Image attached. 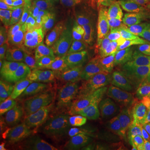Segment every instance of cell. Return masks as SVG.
<instances>
[{
	"label": "cell",
	"instance_id": "cell-1",
	"mask_svg": "<svg viewBox=\"0 0 150 150\" xmlns=\"http://www.w3.org/2000/svg\"><path fill=\"white\" fill-rule=\"evenodd\" d=\"M145 54L141 47L132 49L118 77L103 92L108 108L113 112H131L146 83Z\"/></svg>",
	"mask_w": 150,
	"mask_h": 150
},
{
	"label": "cell",
	"instance_id": "cell-2",
	"mask_svg": "<svg viewBox=\"0 0 150 150\" xmlns=\"http://www.w3.org/2000/svg\"><path fill=\"white\" fill-rule=\"evenodd\" d=\"M132 48L127 42L116 44L102 63L93 72L90 80L92 89L96 93H103L118 77L130 56Z\"/></svg>",
	"mask_w": 150,
	"mask_h": 150
},
{
	"label": "cell",
	"instance_id": "cell-3",
	"mask_svg": "<svg viewBox=\"0 0 150 150\" xmlns=\"http://www.w3.org/2000/svg\"><path fill=\"white\" fill-rule=\"evenodd\" d=\"M49 101L47 93L41 94L17 93L11 108L13 121L26 123H47Z\"/></svg>",
	"mask_w": 150,
	"mask_h": 150
},
{
	"label": "cell",
	"instance_id": "cell-4",
	"mask_svg": "<svg viewBox=\"0 0 150 150\" xmlns=\"http://www.w3.org/2000/svg\"><path fill=\"white\" fill-rule=\"evenodd\" d=\"M52 59L46 50H44L41 59L33 65L23 74L16 77L18 93L41 94L45 93L48 84V73Z\"/></svg>",
	"mask_w": 150,
	"mask_h": 150
},
{
	"label": "cell",
	"instance_id": "cell-5",
	"mask_svg": "<svg viewBox=\"0 0 150 150\" xmlns=\"http://www.w3.org/2000/svg\"><path fill=\"white\" fill-rule=\"evenodd\" d=\"M111 39V28L106 23H98L92 29L86 32L83 38V54L88 69L107 53Z\"/></svg>",
	"mask_w": 150,
	"mask_h": 150
},
{
	"label": "cell",
	"instance_id": "cell-6",
	"mask_svg": "<svg viewBox=\"0 0 150 150\" xmlns=\"http://www.w3.org/2000/svg\"><path fill=\"white\" fill-rule=\"evenodd\" d=\"M41 124L8 121L1 136V150H27Z\"/></svg>",
	"mask_w": 150,
	"mask_h": 150
},
{
	"label": "cell",
	"instance_id": "cell-7",
	"mask_svg": "<svg viewBox=\"0 0 150 150\" xmlns=\"http://www.w3.org/2000/svg\"><path fill=\"white\" fill-rule=\"evenodd\" d=\"M135 136L130 123V112L124 113L112 112L107 123L89 137L108 142L121 143Z\"/></svg>",
	"mask_w": 150,
	"mask_h": 150
},
{
	"label": "cell",
	"instance_id": "cell-8",
	"mask_svg": "<svg viewBox=\"0 0 150 150\" xmlns=\"http://www.w3.org/2000/svg\"><path fill=\"white\" fill-rule=\"evenodd\" d=\"M108 111L109 109L104 97L93 90H89L87 86L78 89L72 95L69 112L73 120L86 113Z\"/></svg>",
	"mask_w": 150,
	"mask_h": 150
},
{
	"label": "cell",
	"instance_id": "cell-9",
	"mask_svg": "<svg viewBox=\"0 0 150 150\" xmlns=\"http://www.w3.org/2000/svg\"><path fill=\"white\" fill-rule=\"evenodd\" d=\"M49 101V111L47 124L64 140L69 139L74 137L73 133V118L69 110L64 106L62 103L58 102L56 98L50 96L47 93Z\"/></svg>",
	"mask_w": 150,
	"mask_h": 150
},
{
	"label": "cell",
	"instance_id": "cell-10",
	"mask_svg": "<svg viewBox=\"0 0 150 150\" xmlns=\"http://www.w3.org/2000/svg\"><path fill=\"white\" fill-rule=\"evenodd\" d=\"M108 5L99 0H69L64 8L74 13L80 21L103 23L107 16Z\"/></svg>",
	"mask_w": 150,
	"mask_h": 150
},
{
	"label": "cell",
	"instance_id": "cell-11",
	"mask_svg": "<svg viewBox=\"0 0 150 150\" xmlns=\"http://www.w3.org/2000/svg\"><path fill=\"white\" fill-rule=\"evenodd\" d=\"M111 112H94L86 113L73 120V133L74 138L89 137L103 128L110 118Z\"/></svg>",
	"mask_w": 150,
	"mask_h": 150
},
{
	"label": "cell",
	"instance_id": "cell-12",
	"mask_svg": "<svg viewBox=\"0 0 150 150\" xmlns=\"http://www.w3.org/2000/svg\"><path fill=\"white\" fill-rule=\"evenodd\" d=\"M24 21L16 19H0V38L8 52L15 54L20 52L23 28Z\"/></svg>",
	"mask_w": 150,
	"mask_h": 150
},
{
	"label": "cell",
	"instance_id": "cell-13",
	"mask_svg": "<svg viewBox=\"0 0 150 150\" xmlns=\"http://www.w3.org/2000/svg\"><path fill=\"white\" fill-rule=\"evenodd\" d=\"M46 18L47 12H40L30 19L24 21L20 51L32 48L38 43L43 35Z\"/></svg>",
	"mask_w": 150,
	"mask_h": 150
},
{
	"label": "cell",
	"instance_id": "cell-14",
	"mask_svg": "<svg viewBox=\"0 0 150 150\" xmlns=\"http://www.w3.org/2000/svg\"><path fill=\"white\" fill-rule=\"evenodd\" d=\"M67 74L63 79L75 92L87 86L88 69L83 57L70 58L65 62Z\"/></svg>",
	"mask_w": 150,
	"mask_h": 150
},
{
	"label": "cell",
	"instance_id": "cell-15",
	"mask_svg": "<svg viewBox=\"0 0 150 150\" xmlns=\"http://www.w3.org/2000/svg\"><path fill=\"white\" fill-rule=\"evenodd\" d=\"M62 140L54 129L43 123L41 124L27 150H59L63 144Z\"/></svg>",
	"mask_w": 150,
	"mask_h": 150
},
{
	"label": "cell",
	"instance_id": "cell-16",
	"mask_svg": "<svg viewBox=\"0 0 150 150\" xmlns=\"http://www.w3.org/2000/svg\"><path fill=\"white\" fill-rule=\"evenodd\" d=\"M46 51L53 63L57 61H67L72 58L71 38L59 28Z\"/></svg>",
	"mask_w": 150,
	"mask_h": 150
},
{
	"label": "cell",
	"instance_id": "cell-17",
	"mask_svg": "<svg viewBox=\"0 0 150 150\" xmlns=\"http://www.w3.org/2000/svg\"><path fill=\"white\" fill-rule=\"evenodd\" d=\"M16 81V62L13 54L9 52L1 53L0 56V91L5 90Z\"/></svg>",
	"mask_w": 150,
	"mask_h": 150
},
{
	"label": "cell",
	"instance_id": "cell-18",
	"mask_svg": "<svg viewBox=\"0 0 150 150\" xmlns=\"http://www.w3.org/2000/svg\"><path fill=\"white\" fill-rule=\"evenodd\" d=\"M60 16H61L60 13L49 7V8L47 11V18H46V23L44 26L43 35L40 41L38 42V45L43 51L48 48L54 38L55 37L56 33L60 28V23H59Z\"/></svg>",
	"mask_w": 150,
	"mask_h": 150
},
{
	"label": "cell",
	"instance_id": "cell-19",
	"mask_svg": "<svg viewBox=\"0 0 150 150\" xmlns=\"http://www.w3.org/2000/svg\"><path fill=\"white\" fill-rule=\"evenodd\" d=\"M130 123L135 135L150 134V105L132 110Z\"/></svg>",
	"mask_w": 150,
	"mask_h": 150
},
{
	"label": "cell",
	"instance_id": "cell-20",
	"mask_svg": "<svg viewBox=\"0 0 150 150\" xmlns=\"http://www.w3.org/2000/svg\"><path fill=\"white\" fill-rule=\"evenodd\" d=\"M59 150H110V145L105 140H81L71 138L64 140Z\"/></svg>",
	"mask_w": 150,
	"mask_h": 150
},
{
	"label": "cell",
	"instance_id": "cell-21",
	"mask_svg": "<svg viewBox=\"0 0 150 150\" xmlns=\"http://www.w3.org/2000/svg\"><path fill=\"white\" fill-rule=\"evenodd\" d=\"M43 52L38 43L32 48L23 50L16 60V77L29 69L38 60L41 59Z\"/></svg>",
	"mask_w": 150,
	"mask_h": 150
},
{
	"label": "cell",
	"instance_id": "cell-22",
	"mask_svg": "<svg viewBox=\"0 0 150 150\" xmlns=\"http://www.w3.org/2000/svg\"><path fill=\"white\" fill-rule=\"evenodd\" d=\"M18 93L16 83L8 87L5 90L1 92L0 94V117L1 119L8 118L10 116L11 108L13 102Z\"/></svg>",
	"mask_w": 150,
	"mask_h": 150
},
{
	"label": "cell",
	"instance_id": "cell-23",
	"mask_svg": "<svg viewBox=\"0 0 150 150\" xmlns=\"http://www.w3.org/2000/svg\"><path fill=\"white\" fill-rule=\"evenodd\" d=\"M117 144L114 150H150V134L135 135L129 139Z\"/></svg>",
	"mask_w": 150,
	"mask_h": 150
},
{
	"label": "cell",
	"instance_id": "cell-24",
	"mask_svg": "<svg viewBox=\"0 0 150 150\" xmlns=\"http://www.w3.org/2000/svg\"><path fill=\"white\" fill-rule=\"evenodd\" d=\"M38 13H28L24 11L17 10L9 5L6 0H0V17L1 18L16 19L27 21L31 18L37 15Z\"/></svg>",
	"mask_w": 150,
	"mask_h": 150
},
{
	"label": "cell",
	"instance_id": "cell-25",
	"mask_svg": "<svg viewBox=\"0 0 150 150\" xmlns=\"http://www.w3.org/2000/svg\"><path fill=\"white\" fill-rule=\"evenodd\" d=\"M123 10L131 14H144L150 12V0H119Z\"/></svg>",
	"mask_w": 150,
	"mask_h": 150
},
{
	"label": "cell",
	"instance_id": "cell-26",
	"mask_svg": "<svg viewBox=\"0 0 150 150\" xmlns=\"http://www.w3.org/2000/svg\"><path fill=\"white\" fill-rule=\"evenodd\" d=\"M79 21L80 20L79 17L74 13L64 8V11L61 13L60 20H59L60 28L70 38L72 37V35L75 32Z\"/></svg>",
	"mask_w": 150,
	"mask_h": 150
},
{
	"label": "cell",
	"instance_id": "cell-27",
	"mask_svg": "<svg viewBox=\"0 0 150 150\" xmlns=\"http://www.w3.org/2000/svg\"><path fill=\"white\" fill-rule=\"evenodd\" d=\"M65 62L66 61H57L51 64L48 73V83L61 80L66 76L67 71L65 68Z\"/></svg>",
	"mask_w": 150,
	"mask_h": 150
},
{
	"label": "cell",
	"instance_id": "cell-28",
	"mask_svg": "<svg viewBox=\"0 0 150 150\" xmlns=\"http://www.w3.org/2000/svg\"><path fill=\"white\" fill-rule=\"evenodd\" d=\"M48 0H28L25 12L28 13H40L47 12L49 8Z\"/></svg>",
	"mask_w": 150,
	"mask_h": 150
},
{
	"label": "cell",
	"instance_id": "cell-29",
	"mask_svg": "<svg viewBox=\"0 0 150 150\" xmlns=\"http://www.w3.org/2000/svg\"><path fill=\"white\" fill-rule=\"evenodd\" d=\"M149 105H150V80H147L136 102L134 109L149 106Z\"/></svg>",
	"mask_w": 150,
	"mask_h": 150
},
{
	"label": "cell",
	"instance_id": "cell-30",
	"mask_svg": "<svg viewBox=\"0 0 150 150\" xmlns=\"http://www.w3.org/2000/svg\"><path fill=\"white\" fill-rule=\"evenodd\" d=\"M144 72L146 81L150 80V43H149L147 50L145 52Z\"/></svg>",
	"mask_w": 150,
	"mask_h": 150
},
{
	"label": "cell",
	"instance_id": "cell-31",
	"mask_svg": "<svg viewBox=\"0 0 150 150\" xmlns=\"http://www.w3.org/2000/svg\"><path fill=\"white\" fill-rule=\"evenodd\" d=\"M7 3L17 10L24 11L26 8L28 0H6Z\"/></svg>",
	"mask_w": 150,
	"mask_h": 150
},
{
	"label": "cell",
	"instance_id": "cell-32",
	"mask_svg": "<svg viewBox=\"0 0 150 150\" xmlns=\"http://www.w3.org/2000/svg\"><path fill=\"white\" fill-rule=\"evenodd\" d=\"M48 4L50 8H52L54 10L58 11L59 13H62L63 11H64V0H48Z\"/></svg>",
	"mask_w": 150,
	"mask_h": 150
},
{
	"label": "cell",
	"instance_id": "cell-33",
	"mask_svg": "<svg viewBox=\"0 0 150 150\" xmlns=\"http://www.w3.org/2000/svg\"><path fill=\"white\" fill-rule=\"evenodd\" d=\"M6 129V124L4 119H1V122H0V137L4 134V131Z\"/></svg>",
	"mask_w": 150,
	"mask_h": 150
},
{
	"label": "cell",
	"instance_id": "cell-34",
	"mask_svg": "<svg viewBox=\"0 0 150 150\" xmlns=\"http://www.w3.org/2000/svg\"><path fill=\"white\" fill-rule=\"evenodd\" d=\"M99 1H103V2H106L108 4H115L117 3L118 0H99Z\"/></svg>",
	"mask_w": 150,
	"mask_h": 150
},
{
	"label": "cell",
	"instance_id": "cell-35",
	"mask_svg": "<svg viewBox=\"0 0 150 150\" xmlns=\"http://www.w3.org/2000/svg\"><path fill=\"white\" fill-rule=\"evenodd\" d=\"M64 2H67V1H69V0H64Z\"/></svg>",
	"mask_w": 150,
	"mask_h": 150
}]
</instances>
